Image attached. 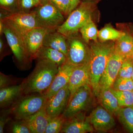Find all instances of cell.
Masks as SVG:
<instances>
[{
	"mask_svg": "<svg viewBox=\"0 0 133 133\" xmlns=\"http://www.w3.org/2000/svg\"><path fill=\"white\" fill-rule=\"evenodd\" d=\"M37 59L33 71L21 84V96L33 93H44L58 72L59 67L57 65L45 59Z\"/></svg>",
	"mask_w": 133,
	"mask_h": 133,
	"instance_id": "6da1fadb",
	"label": "cell"
},
{
	"mask_svg": "<svg viewBox=\"0 0 133 133\" xmlns=\"http://www.w3.org/2000/svg\"><path fill=\"white\" fill-rule=\"evenodd\" d=\"M115 43L94 42L90 46L88 63L90 85L94 94L99 92V82L115 48Z\"/></svg>",
	"mask_w": 133,
	"mask_h": 133,
	"instance_id": "7a4b0ae2",
	"label": "cell"
},
{
	"mask_svg": "<svg viewBox=\"0 0 133 133\" xmlns=\"http://www.w3.org/2000/svg\"><path fill=\"white\" fill-rule=\"evenodd\" d=\"M3 23V34L14 54L17 66L21 70H29L31 66L33 59L26 48L24 38L14 29Z\"/></svg>",
	"mask_w": 133,
	"mask_h": 133,
	"instance_id": "3957f363",
	"label": "cell"
},
{
	"mask_svg": "<svg viewBox=\"0 0 133 133\" xmlns=\"http://www.w3.org/2000/svg\"><path fill=\"white\" fill-rule=\"evenodd\" d=\"M93 6L91 2H82L69 14L66 21L56 31L66 37L78 33L88 20L91 19Z\"/></svg>",
	"mask_w": 133,
	"mask_h": 133,
	"instance_id": "277c9868",
	"label": "cell"
},
{
	"mask_svg": "<svg viewBox=\"0 0 133 133\" xmlns=\"http://www.w3.org/2000/svg\"><path fill=\"white\" fill-rule=\"evenodd\" d=\"M48 100L43 93L22 95L10 107L13 118L23 119L35 114L45 108Z\"/></svg>",
	"mask_w": 133,
	"mask_h": 133,
	"instance_id": "5b68a950",
	"label": "cell"
},
{
	"mask_svg": "<svg viewBox=\"0 0 133 133\" xmlns=\"http://www.w3.org/2000/svg\"><path fill=\"white\" fill-rule=\"evenodd\" d=\"M93 93L92 89L88 85L78 89L70 98L68 105L62 114L64 118H69L88 109L92 101Z\"/></svg>",
	"mask_w": 133,
	"mask_h": 133,
	"instance_id": "8992f818",
	"label": "cell"
},
{
	"mask_svg": "<svg viewBox=\"0 0 133 133\" xmlns=\"http://www.w3.org/2000/svg\"><path fill=\"white\" fill-rule=\"evenodd\" d=\"M0 20L14 29L23 38L30 30L35 28L41 27L35 11L14 12Z\"/></svg>",
	"mask_w": 133,
	"mask_h": 133,
	"instance_id": "52a82bcc",
	"label": "cell"
},
{
	"mask_svg": "<svg viewBox=\"0 0 133 133\" xmlns=\"http://www.w3.org/2000/svg\"><path fill=\"white\" fill-rule=\"evenodd\" d=\"M68 52L66 61L78 66L89 63L90 57V49L87 45L83 38L78 33L67 37Z\"/></svg>",
	"mask_w": 133,
	"mask_h": 133,
	"instance_id": "ba28073f",
	"label": "cell"
},
{
	"mask_svg": "<svg viewBox=\"0 0 133 133\" xmlns=\"http://www.w3.org/2000/svg\"><path fill=\"white\" fill-rule=\"evenodd\" d=\"M34 11L41 27L51 31H56L64 22L63 15L49 2L38 5Z\"/></svg>",
	"mask_w": 133,
	"mask_h": 133,
	"instance_id": "9c48e42d",
	"label": "cell"
},
{
	"mask_svg": "<svg viewBox=\"0 0 133 133\" xmlns=\"http://www.w3.org/2000/svg\"><path fill=\"white\" fill-rule=\"evenodd\" d=\"M125 59L118 51L115 45L114 50L109 58L100 80L99 91L102 89L112 88Z\"/></svg>",
	"mask_w": 133,
	"mask_h": 133,
	"instance_id": "30bf717a",
	"label": "cell"
},
{
	"mask_svg": "<svg viewBox=\"0 0 133 133\" xmlns=\"http://www.w3.org/2000/svg\"><path fill=\"white\" fill-rule=\"evenodd\" d=\"M112 115L104 108L99 105L93 110L88 118L95 131L107 132L111 130L115 125Z\"/></svg>",
	"mask_w": 133,
	"mask_h": 133,
	"instance_id": "8fae6325",
	"label": "cell"
},
{
	"mask_svg": "<svg viewBox=\"0 0 133 133\" xmlns=\"http://www.w3.org/2000/svg\"><path fill=\"white\" fill-rule=\"evenodd\" d=\"M70 95L67 84L48 99L45 107L48 115L52 117L62 114L68 105Z\"/></svg>",
	"mask_w": 133,
	"mask_h": 133,
	"instance_id": "7c38bea8",
	"label": "cell"
},
{
	"mask_svg": "<svg viewBox=\"0 0 133 133\" xmlns=\"http://www.w3.org/2000/svg\"><path fill=\"white\" fill-rule=\"evenodd\" d=\"M94 131L84 112H81L66 119L60 133H92Z\"/></svg>",
	"mask_w": 133,
	"mask_h": 133,
	"instance_id": "4fadbf2b",
	"label": "cell"
},
{
	"mask_svg": "<svg viewBox=\"0 0 133 133\" xmlns=\"http://www.w3.org/2000/svg\"><path fill=\"white\" fill-rule=\"evenodd\" d=\"M76 66L66 61L59 67L58 72L51 85L43 93L47 99L52 97L59 90L68 84L72 72Z\"/></svg>",
	"mask_w": 133,
	"mask_h": 133,
	"instance_id": "5bb4252c",
	"label": "cell"
},
{
	"mask_svg": "<svg viewBox=\"0 0 133 133\" xmlns=\"http://www.w3.org/2000/svg\"><path fill=\"white\" fill-rule=\"evenodd\" d=\"M52 31L45 28L38 27L30 30L24 36L26 48L32 59H35L36 55L42 46L45 35Z\"/></svg>",
	"mask_w": 133,
	"mask_h": 133,
	"instance_id": "9a60e30c",
	"label": "cell"
},
{
	"mask_svg": "<svg viewBox=\"0 0 133 133\" xmlns=\"http://www.w3.org/2000/svg\"><path fill=\"white\" fill-rule=\"evenodd\" d=\"M68 85L71 93L70 98L81 87L86 85H90L88 63L75 67L70 77Z\"/></svg>",
	"mask_w": 133,
	"mask_h": 133,
	"instance_id": "2e32d148",
	"label": "cell"
},
{
	"mask_svg": "<svg viewBox=\"0 0 133 133\" xmlns=\"http://www.w3.org/2000/svg\"><path fill=\"white\" fill-rule=\"evenodd\" d=\"M49 118L50 116L46 112L44 108L24 119L31 133H45Z\"/></svg>",
	"mask_w": 133,
	"mask_h": 133,
	"instance_id": "e0dca14e",
	"label": "cell"
},
{
	"mask_svg": "<svg viewBox=\"0 0 133 133\" xmlns=\"http://www.w3.org/2000/svg\"><path fill=\"white\" fill-rule=\"evenodd\" d=\"M42 46L52 48L66 55L68 52L67 37L57 31L49 32L45 35Z\"/></svg>",
	"mask_w": 133,
	"mask_h": 133,
	"instance_id": "ac0fdd59",
	"label": "cell"
},
{
	"mask_svg": "<svg viewBox=\"0 0 133 133\" xmlns=\"http://www.w3.org/2000/svg\"><path fill=\"white\" fill-rule=\"evenodd\" d=\"M97 97L102 106L112 114L116 115L120 107L111 88L100 90Z\"/></svg>",
	"mask_w": 133,
	"mask_h": 133,
	"instance_id": "d6986e66",
	"label": "cell"
},
{
	"mask_svg": "<svg viewBox=\"0 0 133 133\" xmlns=\"http://www.w3.org/2000/svg\"><path fill=\"white\" fill-rule=\"evenodd\" d=\"M35 59L48 60L59 67L66 61V56L63 52L52 48L42 46L36 55Z\"/></svg>",
	"mask_w": 133,
	"mask_h": 133,
	"instance_id": "ffe728a7",
	"label": "cell"
},
{
	"mask_svg": "<svg viewBox=\"0 0 133 133\" xmlns=\"http://www.w3.org/2000/svg\"><path fill=\"white\" fill-rule=\"evenodd\" d=\"M21 84L0 88V108H10L21 96Z\"/></svg>",
	"mask_w": 133,
	"mask_h": 133,
	"instance_id": "44dd1931",
	"label": "cell"
},
{
	"mask_svg": "<svg viewBox=\"0 0 133 133\" xmlns=\"http://www.w3.org/2000/svg\"><path fill=\"white\" fill-rule=\"evenodd\" d=\"M115 45L124 58H133V35L131 32H124L116 41Z\"/></svg>",
	"mask_w": 133,
	"mask_h": 133,
	"instance_id": "7402d4cb",
	"label": "cell"
},
{
	"mask_svg": "<svg viewBox=\"0 0 133 133\" xmlns=\"http://www.w3.org/2000/svg\"><path fill=\"white\" fill-rule=\"evenodd\" d=\"M116 116L126 131L133 133V106L120 107Z\"/></svg>",
	"mask_w": 133,
	"mask_h": 133,
	"instance_id": "603a6c76",
	"label": "cell"
},
{
	"mask_svg": "<svg viewBox=\"0 0 133 133\" xmlns=\"http://www.w3.org/2000/svg\"><path fill=\"white\" fill-rule=\"evenodd\" d=\"M82 38L87 43H88L90 40L94 42H97L98 31L97 26L92 19L88 20L79 30Z\"/></svg>",
	"mask_w": 133,
	"mask_h": 133,
	"instance_id": "cb8c5ba5",
	"label": "cell"
},
{
	"mask_svg": "<svg viewBox=\"0 0 133 133\" xmlns=\"http://www.w3.org/2000/svg\"><path fill=\"white\" fill-rule=\"evenodd\" d=\"M124 32L118 31L109 26L104 27L98 31V38L101 42L117 41L124 34Z\"/></svg>",
	"mask_w": 133,
	"mask_h": 133,
	"instance_id": "d4e9b609",
	"label": "cell"
},
{
	"mask_svg": "<svg viewBox=\"0 0 133 133\" xmlns=\"http://www.w3.org/2000/svg\"><path fill=\"white\" fill-rule=\"evenodd\" d=\"M66 119L63 114L58 116H50L49 120L45 129V133L61 132Z\"/></svg>",
	"mask_w": 133,
	"mask_h": 133,
	"instance_id": "484cf974",
	"label": "cell"
},
{
	"mask_svg": "<svg viewBox=\"0 0 133 133\" xmlns=\"http://www.w3.org/2000/svg\"><path fill=\"white\" fill-rule=\"evenodd\" d=\"M111 90L118 100L120 107L133 106V94L132 91H116L112 88Z\"/></svg>",
	"mask_w": 133,
	"mask_h": 133,
	"instance_id": "4316f807",
	"label": "cell"
},
{
	"mask_svg": "<svg viewBox=\"0 0 133 133\" xmlns=\"http://www.w3.org/2000/svg\"><path fill=\"white\" fill-rule=\"evenodd\" d=\"M9 131L12 133H31L24 119H14L9 124Z\"/></svg>",
	"mask_w": 133,
	"mask_h": 133,
	"instance_id": "83f0119b",
	"label": "cell"
},
{
	"mask_svg": "<svg viewBox=\"0 0 133 133\" xmlns=\"http://www.w3.org/2000/svg\"><path fill=\"white\" fill-rule=\"evenodd\" d=\"M133 71V58H125L119 70L117 77L132 79Z\"/></svg>",
	"mask_w": 133,
	"mask_h": 133,
	"instance_id": "f1b7e54d",
	"label": "cell"
},
{
	"mask_svg": "<svg viewBox=\"0 0 133 133\" xmlns=\"http://www.w3.org/2000/svg\"><path fill=\"white\" fill-rule=\"evenodd\" d=\"M112 88L116 91H132L133 81L132 79L117 77L113 83Z\"/></svg>",
	"mask_w": 133,
	"mask_h": 133,
	"instance_id": "f546056e",
	"label": "cell"
},
{
	"mask_svg": "<svg viewBox=\"0 0 133 133\" xmlns=\"http://www.w3.org/2000/svg\"><path fill=\"white\" fill-rule=\"evenodd\" d=\"M23 79L12 75H6L0 72V88L20 84Z\"/></svg>",
	"mask_w": 133,
	"mask_h": 133,
	"instance_id": "4dcf8cb0",
	"label": "cell"
},
{
	"mask_svg": "<svg viewBox=\"0 0 133 133\" xmlns=\"http://www.w3.org/2000/svg\"><path fill=\"white\" fill-rule=\"evenodd\" d=\"M49 2L56 7L63 15L70 14L71 0H49Z\"/></svg>",
	"mask_w": 133,
	"mask_h": 133,
	"instance_id": "1f68e13d",
	"label": "cell"
},
{
	"mask_svg": "<svg viewBox=\"0 0 133 133\" xmlns=\"http://www.w3.org/2000/svg\"><path fill=\"white\" fill-rule=\"evenodd\" d=\"M13 118L10 108H3L0 113V133L4 132L6 125L12 120Z\"/></svg>",
	"mask_w": 133,
	"mask_h": 133,
	"instance_id": "d6a6232c",
	"label": "cell"
},
{
	"mask_svg": "<svg viewBox=\"0 0 133 133\" xmlns=\"http://www.w3.org/2000/svg\"><path fill=\"white\" fill-rule=\"evenodd\" d=\"M1 9L11 13L19 12L17 0H0Z\"/></svg>",
	"mask_w": 133,
	"mask_h": 133,
	"instance_id": "836d02e7",
	"label": "cell"
},
{
	"mask_svg": "<svg viewBox=\"0 0 133 133\" xmlns=\"http://www.w3.org/2000/svg\"><path fill=\"white\" fill-rule=\"evenodd\" d=\"M19 12H29L31 9L38 5L34 0H17Z\"/></svg>",
	"mask_w": 133,
	"mask_h": 133,
	"instance_id": "e575fe53",
	"label": "cell"
},
{
	"mask_svg": "<svg viewBox=\"0 0 133 133\" xmlns=\"http://www.w3.org/2000/svg\"><path fill=\"white\" fill-rule=\"evenodd\" d=\"M8 44L5 42L1 36L0 38V60L1 61L6 56L10 55L12 52L11 49H9Z\"/></svg>",
	"mask_w": 133,
	"mask_h": 133,
	"instance_id": "d590c367",
	"label": "cell"
},
{
	"mask_svg": "<svg viewBox=\"0 0 133 133\" xmlns=\"http://www.w3.org/2000/svg\"><path fill=\"white\" fill-rule=\"evenodd\" d=\"M81 0H71V7L70 13L76 9L80 3Z\"/></svg>",
	"mask_w": 133,
	"mask_h": 133,
	"instance_id": "8d00e7d4",
	"label": "cell"
},
{
	"mask_svg": "<svg viewBox=\"0 0 133 133\" xmlns=\"http://www.w3.org/2000/svg\"><path fill=\"white\" fill-rule=\"evenodd\" d=\"M4 23L1 20H0V34L2 35L3 34V29H4Z\"/></svg>",
	"mask_w": 133,
	"mask_h": 133,
	"instance_id": "74e56055",
	"label": "cell"
},
{
	"mask_svg": "<svg viewBox=\"0 0 133 133\" xmlns=\"http://www.w3.org/2000/svg\"><path fill=\"white\" fill-rule=\"evenodd\" d=\"M34 1L38 5V6L41 4V0H34Z\"/></svg>",
	"mask_w": 133,
	"mask_h": 133,
	"instance_id": "f35d334b",
	"label": "cell"
},
{
	"mask_svg": "<svg viewBox=\"0 0 133 133\" xmlns=\"http://www.w3.org/2000/svg\"><path fill=\"white\" fill-rule=\"evenodd\" d=\"M49 0H41V4H42L43 3H45L48 2Z\"/></svg>",
	"mask_w": 133,
	"mask_h": 133,
	"instance_id": "ab89813d",
	"label": "cell"
},
{
	"mask_svg": "<svg viewBox=\"0 0 133 133\" xmlns=\"http://www.w3.org/2000/svg\"><path fill=\"white\" fill-rule=\"evenodd\" d=\"M131 31L133 35V27H132V28H131Z\"/></svg>",
	"mask_w": 133,
	"mask_h": 133,
	"instance_id": "60d3db41",
	"label": "cell"
},
{
	"mask_svg": "<svg viewBox=\"0 0 133 133\" xmlns=\"http://www.w3.org/2000/svg\"><path fill=\"white\" fill-rule=\"evenodd\" d=\"M132 80L133 81V72H132Z\"/></svg>",
	"mask_w": 133,
	"mask_h": 133,
	"instance_id": "b9f144b4",
	"label": "cell"
},
{
	"mask_svg": "<svg viewBox=\"0 0 133 133\" xmlns=\"http://www.w3.org/2000/svg\"><path fill=\"white\" fill-rule=\"evenodd\" d=\"M85 1H89L90 2V0H85Z\"/></svg>",
	"mask_w": 133,
	"mask_h": 133,
	"instance_id": "7bdbcfd3",
	"label": "cell"
},
{
	"mask_svg": "<svg viewBox=\"0 0 133 133\" xmlns=\"http://www.w3.org/2000/svg\"><path fill=\"white\" fill-rule=\"evenodd\" d=\"M132 92L133 94V91H132Z\"/></svg>",
	"mask_w": 133,
	"mask_h": 133,
	"instance_id": "ee69618b",
	"label": "cell"
}]
</instances>
